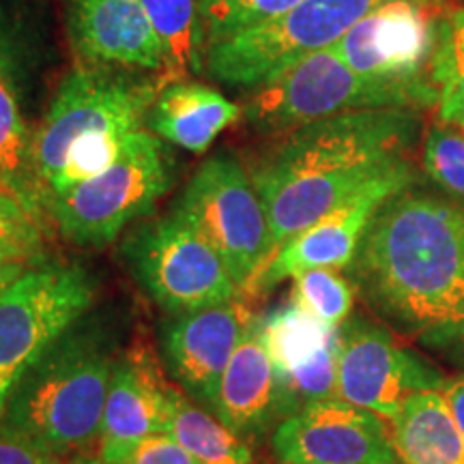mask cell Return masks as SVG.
<instances>
[{
	"mask_svg": "<svg viewBox=\"0 0 464 464\" xmlns=\"http://www.w3.org/2000/svg\"><path fill=\"white\" fill-rule=\"evenodd\" d=\"M420 110H357L277 138L249 179L263 202L271 249L297 237L382 179L413 170Z\"/></svg>",
	"mask_w": 464,
	"mask_h": 464,
	"instance_id": "obj_1",
	"label": "cell"
},
{
	"mask_svg": "<svg viewBox=\"0 0 464 464\" xmlns=\"http://www.w3.org/2000/svg\"><path fill=\"white\" fill-rule=\"evenodd\" d=\"M353 274L365 299L404 332L464 340V200L396 191L370 219Z\"/></svg>",
	"mask_w": 464,
	"mask_h": 464,
	"instance_id": "obj_2",
	"label": "cell"
},
{
	"mask_svg": "<svg viewBox=\"0 0 464 464\" xmlns=\"http://www.w3.org/2000/svg\"><path fill=\"white\" fill-rule=\"evenodd\" d=\"M114 344L97 324L75 323L17 381L3 420L56 456L100 445Z\"/></svg>",
	"mask_w": 464,
	"mask_h": 464,
	"instance_id": "obj_3",
	"label": "cell"
},
{
	"mask_svg": "<svg viewBox=\"0 0 464 464\" xmlns=\"http://www.w3.org/2000/svg\"><path fill=\"white\" fill-rule=\"evenodd\" d=\"M243 121L260 136L280 138L316 121L357 110H428L439 103L434 86L363 78L334 48L307 54L247 89Z\"/></svg>",
	"mask_w": 464,
	"mask_h": 464,
	"instance_id": "obj_4",
	"label": "cell"
},
{
	"mask_svg": "<svg viewBox=\"0 0 464 464\" xmlns=\"http://www.w3.org/2000/svg\"><path fill=\"white\" fill-rule=\"evenodd\" d=\"M174 181V158L155 133L127 136L119 160L91 181L52 196L50 218L67 241L103 247L147 216Z\"/></svg>",
	"mask_w": 464,
	"mask_h": 464,
	"instance_id": "obj_5",
	"label": "cell"
},
{
	"mask_svg": "<svg viewBox=\"0 0 464 464\" xmlns=\"http://www.w3.org/2000/svg\"><path fill=\"white\" fill-rule=\"evenodd\" d=\"M164 84V73L149 78L114 67L82 65L67 73L34 133V161L45 188L80 138L142 130Z\"/></svg>",
	"mask_w": 464,
	"mask_h": 464,
	"instance_id": "obj_6",
	"label": "cell"
},
{
	"mask_svg": "<svg viewBox=\"0 0 464 464\" xmlns=\"http://www.w3.org/2000/svg\"><path fill=\"white\" fill-rule=\"evenodd\" d=\"M172 211L216 249L239 288L252 286L274 258L265 207L232 153L202 161Z\"/></svg>",
	"mask_w": 464,
	"mask_h": 464,
	"instance_id": "obj_7",
	"label": "cell"
},
{
	"mask_svg": "<svg viewBox=\"0 0 464 464\" xmlns=\"http://www.w3.org/2000/svg\"><path fill=\"white\" fill-rule=\"evenodd\" d=\"M390 0H301L280 20L207 45L205 72L237 89H254L271 75L340 42L357 22Z\"/></svg>",
	"mask_w": 464,
	"mask_h": 464,
	"instance_id": "obj_8",
	"label": "cell"
},
{
	"mask_svg": "<svg viewBox=\"0 0 464 464\" xmlns=\"http://www.w3.org/2000/svg\"><path fill=\"white\" fill-rule=\"evenodd\" d=\"M95 282L80 265L31 266L0 295V420L26 370L54 342L82 321Z\"/></svg>",
	"mask_w": 464,
	"mask_h": 464,
	"instance_id": "obj_9",
	"label": "cell"
},
{
	"mask_svg": "<svg viewBox=\"0 0 464 464\" xmlns=\"http://www.w3.org/2000/svg\"><path fill=\"white\" fill-rule=\"evenodd\" d=\"M123 254L144 293L170 314L239 297L218 252L177 211L138 226Z\"/></svg>",
	"mask_w": 464,
	"mask_h": 464,
	"instance_id": "obj_10",
	"label": "cell"
},
{
	"mask_svg": "<svg viewBox=\"0 0 464 464\" xmlns=\"http://www.w3.org/2000/svg\"><path fill=\"white\" fill-rule=\"evenodd\" d=\"M443 0H390L376 7L332 48L363 78L409 86H434L439 20Z\"/></svg>",
	"mask_w": 464,
	"mask_h": 464,
	"instance_id": "obj_11",
	"label": "cell"
},
{
	"mask_svg": "<svg viewBox=\"0 0 464 464\" xmlns=\"http://www.w3.org/2000/svg\"><path fill=\"white\" fill-rule=\"evenodd\" d=\"M437 370L398 344L387 329L355 318L338 329L335 398L390 423L413 393L443 390Z\"/></svg>",
	"mask_w": 464,
	"mask_h": 464,
	"instance_id": "obj_12",
	"label": "cell"
},
{
	"mask_svg": "<svg viewBox=\"0 0 464 464\" xmlns=\"http://www.w3.org/2000/svg\"><path fill=\"white\" fill-rule=\"evenodd\" d=\"M387 428L372 411L329 398L284 417L271 445L282 464H393L400 460Z\"/></svg>",
	"mask_w": 464,
	"mask_h": 464,
	"instance_id": "obj_13",
	"label": "cell"
},
{
	"mask_svg": "<svg viewBox=\"0 0 464 464\" xmlns=\"http://www.w3.org/2000/svg\"><path fill=\"white\" fill-rule=\"evenodd\" d=\"M256 316L239 297L202 310L172 314L161 327V348L172 379L213 411L219 379Z\"/></svg>",
	"mask_w": 464,
	"mask_h": 464,
	"instance_id": "obj_14",
	"label": "cell"
},
{
	"mask_svg": "<svg viewBox=\"0 0 464 464\" xmlns=\"http://www.w3.org/2000/svg\"><path fill=\"white\" fill-rule=\"evenodd\" d=\"M65 28L82 65L164 73V45L142 0H63Z\"/></svg>",
	"mask_w": 464,
	"mask_h": 464,
	"instance_id": "obj_15",
	"label": "cell"
},
{
	"mask_svg": "<svg viewBox=\"0 0 464 464\" xmlns=\"http://www.w3.org/2000/svg\"><path fill=\"white\" fill-rule=\"evenodd\" d=\"M415 181L413 170L393 174L365 188L346 205L324 216L310 228L284 243L265 271L252 284L254 290H269L277 284L312 269H342L355 258L370 219L382 202Z\"/></svg>",
	"mask_w": 464,
	"mask_h": 464,
	"instance_id": "obj_16",
	"label": "cell"
},
{
	"mask_svg": "<svg viewBox=\"0 0 464 464\" xmlns=\"http://www.w3.org/2000/svg\"><path fill=\"white\" fill-rule=\"evenodd\" d=\"M166 382L147 351L133 348L116 359L100 434L103 462L119 464L133 445L164 432Z\"/></svg>",
	"mask_w": 464,
	"mask_h": 464,
	"instance_id": "obj_17",
	"label": "cell"
},
{
	"mask_svg": "<svg viewBox=\"0 0 464 464\" xmlns=\"http://www.w3.org/2000/svg\"><path fill=\"white\" fill-rule=\"evenodd\" d=\"M213 413L243 440L263 434L280 413H286L280 376L256 318L232 353L219 379Z\"/></svg>",
	"mask_w": 464,
	"mask_h": 464,
	"instance_id": "obj_18",
	"label": "cell"
},
{
	"mask_svg": "<svg viewBox=\"0 0 464 464\" xmlns=\"http://www.w3.org/2000/svg\"><path fill=\"white\" fill-rule=\"evenodd\" d=\"M243 108L226 100L211 86L174 80L155 97L147 127L164 142L191 153H205L226 127L239 121Z\"/></svg>",
	"mask_w": 464,
	"mask_h": 464,
	"instance_id": "obj_19",
	"label": "cell"
},
{
	"mask_svg": "<svg viewBox=\"0 0 464 464\" xmlns=\"http://www.w3.org/2000/svg\"><path fill=\"white\" fill-rule=\"evenodd\" d=\"M400 464H464V437L443 393H413L390 421Z\"/></svg>",
	"mask_w": 464,
	"mask_h": 464,
	"instance_id": "obj_20",
	"label": "cell"
},
{
	"mask_svg": "<svg viewBox=\"0 0 464 464\" xmlns=\"http://www.w3.org/2000/svg\"><path fill=\"white\" fill-rule=\"evenodd\" d=\"M0 194L15 200L39 226L50 218V194L37 161L34 136L20 112L15 91L0 80Z\"/></svg>",
	"mask_w": 464,
	"mask_h": 464,
	"instance_id": "obj_21",
	"label": "cell"
},
{
	"mask_svg": "<svg viewBox=\"0 0 464 464\" xmlns=\"http://www.w3.org/2000/svg\"><path fill=\"white\" fill-rule=\"evenodd\" d=\"M164 432L198 464H252L247 440L237 437L213 411L202 409L170 382H166Z\"/></svg>",
	"mask_w": 464,
	"mask_h": 464,
	"instance_id": "obj_22",
	"label": "cell"
},
{
	"mask_svg": "<svg viewBox=\"0 0 464 464\" xmlns=\"http://www.w3.org/2000/svg\"><path fill=\"white\" fill-rule=\"evenodd\" d=\"M164 45V78L189 80L205 72L207 39L198 0H142Z\"/></svg>",
	"mask_w": 464,
	"mask_h": 464,
	"instance_id": "obj_23",
	"label": "cell"
},
{
	"mask_svg": "<svg viewBox=\"0 0 464 464\" xmlns=\"http://www.w3.org/2000/svg\"><path fill=\"white\" fill-rule=\"evenodd\" d=\"M263 332L280 379L316 362L338 342V329L324 327L293 301L263 321Z\"/></svg>",
	"mask_w": 464,
	"mask_h": 464,
	"instance_id": "obj_24",
	"label": "cell"
},
{
	"mask_svg": "<svg viewBox=\"0 0 464 464\" xmlns=\"http://www.w3.org/2000/svg\"><path fill=\"white\" fill-rule=\"evenodd\" d=\"M432 80L439 91V121L464 131V7L439 20Z\"/></svg>",
	"mask_w": 464,
	"mask_h": 464,
	"instance_id": "obj_25",
	"label": "cell"
},
{
	"mask_svg": "<svg viewBox=\"0 0 464 464\" xmlns=\"http://www.w3.org/2000/svg\"><path fill=\"white\" fill-rule=\"evenodd\" d=\"M301 0H198L207 45L280 20Z\"/></svg>",
	"mask_w": 464,
	"mask_h": 464,
	"instance_id": "obj_26",
	"label": "cell"
},
{
	"mask_svg": "<svg viewBox=\"0 0 464 464\" xmlns=\"http://www.w3.org/2000/svg\"><path fill=\"white\" fill-rule=\"evenodd\" d=\"M293 304L329 329H340L353 310V290L335 269H312L295 277Z\"/></svg>",
	"mask_w": 464,
	"mask_h": 464,
	"instance_id": "obj_27",
	"label": "cell"
},
{
	"mask_svg": "<svg viewBox=\"0 0 464 464\" xmlns=\"http://www.w3.org/2000/svg\"><path fill=\"white\" fill-rule=\"evenodd\" d=\"M127 136H123V133H100V136H86L75 140L67 150L61 170L48 185L50 200L52 196L63 194V191L106 172L119 160Z\"/></svg>",
	"mask_w": 464,
	"mask_h": 464,
	"instance_id": "obj_28",
	"label": "cell"
},
{
	"mask_svg": "<svg viewBox=\"0 0 464 464\" xmlns=\"http://www.w3.org/2000/svg\"><path fill=\"white\" fill-rule=\"evenodd\" d=\"M421 164L440 189L464 200V131L443 121L432 123L423 136Z\"/></svg>",
	"mask_w": 464,
	"mask_h": 464,
	"instance_id": "obj_29",
	"label": "cell"
},
{
	"mask_svg": "<svg viewBox=\"0 0 464 464\" xmlns=\"http://www.w3.org/2000/svg\"><path fill=\"white\" fill-rule=\"evenodd\" d=\"M34 67V44L22 17L0 0V80L15 92Z\"/></svg>",
	"mask_w": 464,
	"mask_h": 464,
	"instance_id": "obj_30",
	"label": "cell"
},
{
	"mask_svg": "<svg viewBox=\"0 0 464 464\" xmlns=\"http://www.w3.org/2000/svg\"><path fill=\"white\" fill-rule=\"evenodd\" d=\"M0 464H65V458L0 421Z\"/></svg>",
	"mask_w": 464,
	"mask_h": 464,
	"instance_id": "obj_31",
	"label": "cell"
},
{
	"mask_svg": "<svg viewBox=\"0 0 464 464\" xmlns=\"http://www.w3.org/2000/svg\"><path fill=\"white\" fill-rule=\"evenodd\" d=\"M119 464H198L170 434L158 432L142 439Z\"/></svg>",
	"mask_w": 464,
	"mask_h": 464,
	"instance_id": "obj_32",
	"label": "cell"
},
{
	"mask_svg": "<svg viewBox=\"0 0 464 464\" xmlns=\"http://www.w3.org/2000/svg\"><path fill=\"white\" fill-rule=\"evenodd\" d=\"M440 393H443L445 402H448L451 415H454L458 428H460L464 437V374L450 382H443V390H440Z\"/></svg>",
	"mask_w": 464,
	"mask_h": 464,
	"instance_id": "obj_33",
	"label": "cell"
},
{
	"mask_svg": "<svg viewBox=\"0 0 464 464\" xmlns=\"http://www.w3.org/2000/svg\"><path fill=\"white\" fill-rule=\"evenodd\" d=\"M28 269H31V266L24 263H5V260H0V295H3L15 280H20Z\"/></svg>",
	"mask_w": 464,
	"mask_h": 464,
	"instance_id": "obj_34",
	"label": "cell"
},
{
	"mask_svg": "<svg viewBox=\"0 0 464 464\" xmlns=\"http://www.w3.org/2000/svg\"><path fill=\"white\" fill-rule=\"evenodd\" d=\"M72 464H108V462H103L102 458H75Z\"/></svg>",
	"mask_w": 464,
	"mask_h": 464,
	"instance_id": "obj_35",
	"label": "cell"
},
{
	"mask_svg": "<svg viewBox=\"0 0 464 464\" xmlns=\"http://www.w3.org/2000/svg\"><path fill=\"white\" fill-rule=\"evenodd\" d=\"M393 464H400V462H393Z\"/></svg>",
	"mask_w": 464,
	"mask_h": 464,
	"instance_id": "obj_36",
	"label": "cell"
}]
</instances>
